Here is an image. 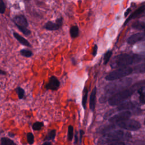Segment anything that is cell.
<instances>
[{
    "instance_id": "obj_1",
    "label": "cell",
    "mask_w": 145,
    "mask_h": 145,
    "mask_svg": "<svg viewBox=\"0 0 145 145\" xmlns=\"http://www.w3.org/2000/svg\"><path fill=\"white\" fill-rule=\"evenodd\" d=\"M132 82V79L129 78H124L108 83L105 87L104 95L100 98V102L104 103L117 93L128 88Z\"/></svg>"
},
{
    "instance_id": "obj_2",
    "label": "cell",
    "mask_w": 145,
    "mask_h": 145,
    "mask_svg": "<svg viewBox=\"0 0 145 145\" xmlns=\"http://www.w3.org/2000/svg\"><path fill=\"white\" fill-rule=\"evenodd\" d=\"M130 137L129 133H125L122 130H117L106 133L103 135L99 140L100 145H103L106 143H112L114 142H122L123 140H127Z\"/></svg>"
},
{
    "instance_id": "obj_3",
    "label": "cell",
    "mask_w": 145,
    "mask_h": 145,
    "mask_svg": "<svg viewBox=\"0 0 145 145\" xmlns=\"http://www.w3.org/2000/svg\"><path fill=\"white\" fill-rule=\"evenodd\" d=\"M135 62V55L129 54H121L114 56L112 59L110 66L112 69H120L127 67Z\"/></svg>"
},
{
    "instance_id": "obj_4",
    "label": "cell",
    "mask_w": 145,
    "mask_h": 145,
    "mask_svg": "<svg viewBox=\"0 0 145 145\" xmlns=\"http://www.w3.org/2000/svg\"><path fill=\"white\" fill-rule=\"evenodd\" d=\"M136 89L132 87L121 91L114 95L108 99V103L110 106H118L128 99L135 92Z\"/></svg>"
},
{
    "instance_id": "obj_5",
    "label": "cell",
    "mask_w": 145,
    "mask_h": 145,
    "mask_svg": "<svg viewBox=\"0 0 145 145\" xmlns=\"http://www.w3.org/2000/svg\"><path fill=\"white\" fill-rule=\"evenodd\" d=\"M133 72V68L130 67L117 69L109 73L105 77V79L108 81H115L127 76Z\"/></svg>"
},
{
    "instance_id": "obj_6",
    "label": "cell",
    "mask_w": 145,
    "mask_h": 145,
    "mask_svg": "<svg viewBox=\"0 0 145 145\" xmlns=\"http://www.w3.org/2000/svg\"><path fill=\"white\" fill-rule=\"evenodd\" d=\"M116 125L121 129L130 131H136L140 128V123L138 121L130 119L117 123Z\"/></svg>"
},
{
    "instance_id": "obj_7",
    "label": "cell",
    "mask_w": 145,
    "mask_h": 145,
    "mask_svg": "<svg viewBox=\"0 0 145 145\" xmlns=\"http://www.w3.org/2000/svg\"><path fill=\"white\" fill-rule=\"evenodd\" d=\"M131 116V113L129 110L122 111L112 116L109 118L108 121L113 123H117L129 119Z\"/></svg>"
},
{
    "instance_id": "obj_8",
    "label": "cell",
    "mask_w": 145,
    "mask_h": 145,
    "mask_svg": "<svg viewBox=\"0 0 145 145\" xmlns=\"http://www.w3.org/2000/svg\"><path fill=\"white\" fill-rule=\"evenodd\" d=\"M63 24V18L62 17L57 18L55 22L51 21L47 22L44 25V28L48 31H56L59 29Z\"/></svg>"
},
{
    "instance_id": "obj_9",
    "label": "cell",
    "mask_w": 145,
    "mask_h": 145,
    "mask_svg": "<svg viewBox=\"0 0 145 145\" xmlns=\"http://www.w3.org/2000/svg\"><path fill=\"white\" fill-rule=\"evenodd\" d=\"M60 86V82L55 76H51L49 78V82L45 85V87L46 89L52 91H57Z\"/></svg>"
},
{
    "instance_id": "obj_10",
    "label": "cell",
    "mask_w": 145,
    "mask_h": 145,
    "mask_svg": "<svg viewBox=\"0 0 145 145\" xmlns=\"http://www.w3.org/2000/svg\"><path fill=\"white\" fill-rule=\"evenodd\" d=\"M12 22L16 27H24L27 28L28 27V21L23 15H18L13 17Z\"/></svg>"
},
{
    "instance_id": "obj_11",
    "label": "cell",
    "mask_w": 145,
    "mask_h": 145,
    "mask_svg": "<svg viewBox=\"0 0 145 145\" xmlns=\"http://www.w3.org/2000/svg\"><path fill=\"white\" fill-rule=\"evenodd\" d=\"M145 38L144 33H137L130 36L127 39V42L129 44H134L140 41H142Z\"/></svg>"
},
{
    "instance_id": "obj_12",
    "label": "cell",
    "mask_w": 145,
    "mask_h": 145,
    "mask_svg": "<svg viewBox=\"0 0 145 145\" xmlns=\"http://www.w3.org/2000/svg\"><path fill=\"white\" fill-rule=\"evenodd\" d=\"M136 106V104L131 101H125L122 104L118 105L117 107L118 111H127L130 109H134Z\"/></svg>"
},
{
    "instance_id": "obj_13",
    "label": "cell",
    "mask_w": 145,
    "mask_h": 145,
    "mask_svg": "<svg viewBox=\"0 0 145 145\" xmlns=\"http://www.w3.org/2000/svg\"><path fill=\"white\" fill-rule=\"evenodd\" d=\"M97 88L95 87L92 90L89 97V109L92 112H93L96 106V99Z\"/></svg>"
},
{
    "instance_id": "obj_14",
    "label": "cell",
    "mask_w": 145,
    "mask_h": 145,
    "mask_svg": "<svg viewBox=\"0 0 145 145\" xmlns=\"http://www.w3.org/2000/svg\"><path fill=\"white\" fill-rule=\"evenodd\" d=\"M13 36L18 41V42L19 43H20L21 44H22L23 45H24L27 47H31V45L28 42V41L27 39H25L24 37H23V36H22L21 35L18 34V33L14 32Z\"/></svg>"
},
{
    "instance_id": "obj_15",
    "label": "cell",
    "mask_w": 145,
    "mask_h": 145,
    "mask_svg": "<svg viewBox=\"0 0 145 145\" xmlns=\"http://www.w3.org/2000/svg\"><path fill=\"white\" fill-rule=\"evenodd\" d=\"M144 10H145V6H141V7H140L139 8H138L136 11H135L129 17V18L125 21L124 24H126L128 22V21H129V20H131V19L134 18L138 16L139 15H140Z\"/></svg>"
},
{
    "instance_id": "obj_16",
    "label": "cell",
    "mask_w": 145,
    "mask_h": 145,
    "mask_svg": "<svg viewBox=\"0 0 145 145\" xmlns=\"http://www.w3.org/2000/svg\"><path fill=\"white\" fill-rule=\"evenodd\" d=\"M133 69V72L136 74L145 73V62L136 65Z\"/></svg>"
},
{
    "instance_id": "obj_17",
    "label": "cell",
    "mask_w": 145,
    "mask_h": 145,
    "mask_svg": "<svg viewBox=\"0 0 145 145\" xmlns=\"http://www.w3.org/2000/svg\"><path fill=\"white\" fill-rule=\"evenodd\" d=\"M79 30L77 25H73L70 29V35L71 38L74 39L79 36Z\"/></svg>"
},
{
    "instance_id": "obj_18",
    "label": "cell",
    "mask_w": 145,
    "mask_h": 145,
    "mask_svg": "<svg viewBox=\"0 0 145 145\" xmlns=\"http://www.w3.org/2000/svg\"><path fill=\"white\" fill-rule=\"evenodd\" d=\"M87 97H88V89L87 87L85 86L83 91V96H82V105L84 109H86V108Z\"/></svg>"
},
{
    "instance_id": "obj_19",
    "label": "cell",
    "mask_w": 145,
    "mask_h": 145,
    "mask_svg": "<svg viewBox=\"0 0 145 145\" xmlns=\"http://www.w3.org/2000/svg\"><path fill=\"white\" fill-rule=\"evenodd\" d=\"M1 145H16V144L11 139L7 137H2L1 139Z\"/></svg>"
},
{
    "instance_id": "obj_20",
    "label": "cell",
    "mask_w": 145,
    "mask_h": 145,
    "mask_svg": "<svg viewBox=\"0 0 145 145\" xmlns=\"http://www.w3.org/2000/svg\"><path fill=\"white\" fill-rule=\"evenodd\" d=\"M112 53L113 52L110 50H108L104 53V57H103V63L104 65H106L108 63V62L110 60V58L112 57Z\"/></svg>"
},
{
    "instance_id": "obj_21",
    "label": "cell",
    "mask_w": 145,
    "mask_h": 145,
    "mask_svg": "<svg viewBox=\"0 0 145 145\" xmlns=\"http://www.w3.org/2000/svg\"><path fill=\"white\" fill-rule=\"evenodd\" d=\"M56 135V130L53 129L49 131L48 134L45 137V140H54Z\"/></svg>"
},
{
    "instance_id": "obj_22",
    "label": "cell",
    "mask_w": 145,
    "mask_h": 145,
    "mask_svg": "<svg viewBox=\"0 0 145 145\" xmlns=\"http://www.w3.org/2000/svg\"><path fill=\"white\" fill-rule=\"evenodd\" d=\"M132 27L134 29H138V30L145 29V23L143 22H135L134 24H133Z\"/></svg>"
},
{
    "instance_id": "obj_23",
    "label": "cell",
    "mask_w": 145,
    "mask_h": 145,
    "mask_svg": "<svg viewBox=\"0 0 145 145\" xmlns=\"http://www.w3.org/2000/svg\"><path fill=\"white\" fill-rule=\"evenodd\" d=\"M20 53L22 56H24L25 57H31L33 55V53L32 51L28 49H22L20 50Z\"/></svg>"
},
{
    "instance_id": "obj_24",
    "label": "cell",
    "mask_w": 145,
    "mask_h": 145,
    "mask_svg": "<svg viewBox=\"0 0 145 145\" xmlns=\"http://www.w3.org/2000/svg\"><path fill=\"white\" fill-rule=\"evenodd\" d=\"M15 91L18 95V98L19 99H22L24 98V96H25V91L24 90V89H23L22 88L20 87H18L15 88Z\"/></svg>"
},
{
    "instance_id": "obj_25",
    "label": "cell",
    "mask_w": 145,
    "mask_h": 145,
    "mask_svg": "<svg viewBox=\"0 0 145 145\" xmlns=\"http://www.w3.org/2000/svg\"><path fill=\"white\" fill-rule=\"evenodd\" d=\"M144 87H143L141 88L138 89V92L140 95L139 100L140 103L142 104H145V92L144 91Z\"/></svg>"
},
{
    "instance_id": "obj_26",
    "label": "cell",
    "mask_w": 145,
    "mask_h": 145,
    "mask_svg": "<svg viewBox=\"0 0 145 145\" xmlns=\"http://www.w3.org/2000/svg\"><path fill=\"white\" fill-rule=\"evenodd\" d=\"M43 126H44V123L42 122L37 121L33 123L32 129L33 130L39 131V130H40Z\"/></svg>"
},
{
    "instance_id": "obj_27",
    "label": "cell",
    "mask_w": 145,
    "mask_h": 145,
    "mask_svg": "<svg viewBox=\"0 0 145 145\" xmlns=\"http://www.w3.org/2000/svg\"><path fill=\"white\" fill-rule=\"evenodd\" d=\"M74 135V127L72 125H69L68 126L67 131V140L69 141H71L72 140Z\"/></svg>"
},
{
    "instance_id": "obj_28",
    "label": "cell",
    "mask_w": 145,
    "mask_h": 145,
    "mask_svg": "<svg viewBox=\"0 0 145 145\" xmlns=\"http://www.w3.org/2000/svg\"><path fill=\"white\" fill-rule=\"evenodd\" d=\"M17 28L25 35V36H29L31 34V31L28 29V28L26 27H17Z\"/></svg>"
},
{
    "instance_id": "obj_29",
    "label": "cell",
    "mask_w": 145,
    "mask_h": 145,
    "mask_svg": "<svg viewBox=\"0 0 145 145\" xmlns=\"http://www.w3.org/2000/svg\"><path fill=\"white\" fill-rule=\"evenodd\" d=\"M27 140L29 144H32L34 142V136L33 134L29 132L27 134Z\"/></svg>"
},
{
    "instance_id": "obj_30",
    "label": "cell",
    "mask_w": 145,
    "mask_h": 145,
    "mask_svg": "<svg viewBox=\"0 0 145 145\" xmlns=\"http://www.w3.org/2000/svg\"><path fill=\"white\" fill-rule=\"evenodd\" d=\"M5 9H6L5 3L2 0H1V1H0V13L1 14H3L5 11Z\"/></svg>"
},
{
    "instance_id": "obj_31",
    "label": "cell",
    "mask_w": 145,
    "mask_h": 145,
    "mask_svg": "<svg viewBox=\"0 0 145 145\" xmlns=\"http://www.w3.org/2000/svg\"><path fill=\"white\" fill-rule=\"evenodd\" d=\"M138 55H139V57L140 61H145V52H141L140 53L138 54Z\"/></svg>"
},
{
    "instance_id": "obj_32",
    "label": "cell",
    "mask_w": 145,
    "mask_h": 145,
    "mask_svg": "<svg viewBox=\"0 0 145 145\" xmlns=\"http://www.w3.org/2000/svg\"><path fill=\"white\" fill-rule=\"evenodd\" d=\"M97 49H98V47H97V45L96 44H95L93 46V50H92V55L93 56L95 57L97 53Z\"/></svg>"
},
{
    "instance_id": "obj_33",
    "label": "cell",
    "mask_w": 145,
    "mask_h": 145,
    "mask_svg": "<svg viewBox=\"0 0 145 145\" xmlns=\"http://www.w3.org/2000/svg\"><path fill=\"white\" fill-rule=\"evenodd\" d=\"M84 131L83 130H79V135H80V137H79V143L81 144L82 142V137L83 135L84 134Z\"/></svg>"
},
{
    "instance_id": "obj_34",
    "label": "cell",
    "mask_w": 145,
    "mask_h": 145,
    "mask_svg": "<svg viewBox=\"0 0 145 145\" xmlns=\"http://www.w3.org/2000/svg\"><path fill=\"white\" fill-rule=\"evenodd\" d=\"M139 48L142 49V50H145V41L142 42L139 45Z\"/></svg>"
},
{
    "instance_id": "obj_35",
    "label": "cell",
    "mask_w": 145,
    "mask_h": 145,
    "mask_svg": "<svg viewBox=\"0 0 145 145\" xmlns=\"http://www.w3.org/2000/svg\"><path fill=\"white\" fill-rule=\"evenodd\" d=\"M108 145H125V144L123 142H114V143H110Z\"/></svg>"
},
{
    "instance_id": "obj_36",
    "label": "cell",
    "mask_w": 145,
    "mask_h": 145,
    "mask_svg": "<svg viewBox=\"0 0 145 145\" xmlns=\"http://www.w3.org/2000/svg\"><path fill=\"white\" fill-rule=\"evenodd\" d=\"M78 133L77 132H76L75 135V141H74V144H77L78 143Z\"/></svg>"
},
{
    "instance_id": "obj_37",
    "label": "cell",
    "mask_w": 145,
    "mask_h": 145,
    "mask_svg": "<svg viewBox=\"0 0 145 145\" xmlns=\"http://www.w3.org/2000/svg\"><path fill=\"white\" fill-rule=\"evenodd\" d=\"M130 11H131L130 8L127 9V10H126V11H125V16H126L128 15V14L130 12Z\"/></svg>"
},
{
    "instance_id": "obj_38",
    "label": "cell",
    "mask_w": 145,
    "mask_h": 145,
    "mask_svg": "<svg viewBox=\"0 0 145 145\" xmlns=\"http://www.w3.org/2000/svg\"><path fill=\"white\" fill-rule=\"evenodd\" d=\"M42 145H52L50 142H45L43 143Z\"/></svg>"
},
{
    "instance_id": "obj_39",
    "label": "cell",
    "mask_w": 145,
    "mask_h": 145,
    "mask_svg": "<svg viewBox=\"0 0 145 145\" xmlns=\"http://www.w3.org/2000/svg\"><path fill=\"white\" fill-rule=\"evenodd\" d=\"M8 136L10 137H14L15 136V134H14L13 133H11V132H9V133H8Z\"/></svg>"
},
{
    "instance_id": "obj_40",
    "label": "cell",
    "mask_w": 145,
    "mask_h": 145,
    "mask_svg": "<svg viewBox=\"0 0 145 145\" xmlns=\"http://www.w3.org/2000/svg\"><path fill=\"white\" fill-rule=\"evenodd\" d=\"M0 72H1V75H5V74H6L5 72V71H3L2 70H1Z\"/></svg>"
},
{
    "instance_id": "obj_41",
    "label": "cell",
    "mask_w": 145,
    "mask_h": 145,
    "mask_svg": "<svg viewBox=\"0 0 145 145\" xmlns=\"http://www.w3.org/2000/svg\"><path fill=\"white\" fill-rule=\"evenodd\" d=\"M144 34H145V32H144Z\"/></svg>"
}]
</instances>
